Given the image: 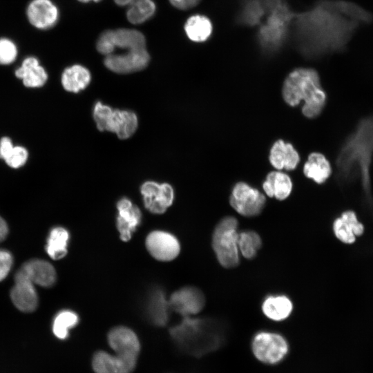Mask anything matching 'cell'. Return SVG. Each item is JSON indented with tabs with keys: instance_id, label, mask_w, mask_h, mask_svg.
<instances>
[{
	"instance_id": "2e32d148",
	"label": "cell",
	"mask_w": 373,
	"mask_h": 373,
	"mask_svg": "<svg viewBox=\"0 0 373 373\" xmlns=\"http://www.w3.org/2000/svg\"><path fill=\"white\" fill-rule=\"evenodd\" d=\"M117 207L118 209L117 227L121 239L128 241L141 221V212L127 198L121 199L117 202Z\"/></svg>"
},
{
	"instance_id": "e575fe53",
	"label": "cell",
	"mask_w": 373,
	"mask_h": 373,
	"mask_svg": "<svg viewBox=\"0 0 373 373\" xmlns=\"http://www.w3.org/2000/svg\"><path fill=\"white\" fill-rule=\"evenodd\" d=\"M12 265L11 254L4 250H0V281L8 274Z\"/></svg>"
},
{
	"instance_id": "9c48e42d",
	"label": "cell",
	"mask_w": 373,
	"mask_h": 373,
	"mask_svg": "<svg viewBox=\"0 0 373 373\" xmlns=\"http://www.w3.org/2000/svg\"><path fill=\"white\" fill-rule=\"evenodd\" d=\"M150 60L146 48L128 50L122 54L112 53L104 58V65L110 70L120 74H127L143 70Z\"/></svg>"
},
{
	"instance_id": "f1b7e54d",
	"label": "cell",
	"mask_w": 373,
	"mask_h": 373,
	"mask_svg": "<svg viewBox=\"0 0 373 373\" xmlns=\"http://www.w3.org/2000/svg\"><path fill=\"white\" fill-rule=\"evenodd\" d=\"M78 323V316L73 312L64 310L55 318L52 332L57 338L65 339L68 336L69 329Z\"/></svg>"
},
{
	"instance_id": "3957f363",
	"label": "cell",
	"mask_w": 373,
	"mask_h": 373,
	"mask_svg": "<svg viewBox=\"0 0 373 373\" xmlns=\"http://www.w3.org/2000/svg\"><path fill=\"white\" fill-rule=\"evenodd\" d=\"M221 326L214 320L186 316L179 325L171 329L170 333L183 348L200 354L216 349L222 343Z\"/></svg>"
},
{
	"instance_id": "9a60e30c",
	"label": "cell",
	"mask_w": 373,
	"mask_h": 373,
	"mask_svg": "<svg viewBox=\"0 0 373 373\" xmlns=\"http://www.w3.org/2000/svg\"><path fill=\"white\" fill-rule=\"evenodd\" d=\"M300 160V155L294 146L282 139L276 140L270 149L269 162L278 171L294 170L299 164Z\"/></svg>"
},
{
	"instance_id": "4fadbf2b",
	"label": "cell",
	"mask_w": 373,
	"mask_h": 373,
	"mask_svg": "<svg viewBox=\"0 0 373 373\" xmlns=\"http://www.w3.org/2000/svg\"><path fill=\"white\" fill-rule=\"evenodd\" d=\"M10 297L15 306L21 312H32L38 305V296L33 283L19 269L15 276Z\"/></svg>"
},
{
	"instance_id": "44dd1931",
	"label": "cell",
	"mask_w": 373,
	"mask_h": 373,
	"mask_svg": "<svg viewBox=\"0 0 373 373\" xmlns=\"http://www.w3.org/2000/svg\"><path fill=\"white\" fill-rule=\"evenodd\" d=\"M303 173L317 184H323L332 173L331 164L323 154L313 152L308 155L304 164Z\"/></svg>"
},
{
	"instance_id": "d590c367",
	"label": "cell",
	"mask_w": 373,
	"mask_h": 373,
	"mask_svg": "<svg viewBox=\"0 0 373 373\" xmlns=\"http://www.w3.org/2000/svg\"><path fill=\"white\" fill-rule=\"evenodd\" d=\"M170 3L179 10H189L197 6L201 0H169Z\"/></svg>"
},
{
	"instance_id": "836d02e7",
	"label": "cell",
	"mask_w": 373,
	"mask_h": 373,
	"mask_svg": "<svg viewBox=\"0 0 373 373\" xmlns=\"http://www.w3.org/2000/svg\"><path fill=\"white\" fill-rule=\"evenodd\" d=\"M341 218L350 226L355 236H360L363 232V226L358 222L355 213L352 211L343 213Z\"/></svg>"
},
{
	"instance_id": "4316f807",
	"label": "cell",
	"mask_w": 373,
	"mask_h": 373,
	"mask_svg": "<svg viewBox=\"0 0 373 373\" xmlns=\"http://www.w3.org/2000/svg\"><path fill=\"white\" fill-rule=\"evenodd\" d=\"M156 6L152 0H135L128 6L126 18L135 25L149 19L155 12Z\"/></svg>"
},
{
	"instance_id": "4dcf8cb0",
	"label": "cell",
	"mask_w": 373,
	"mask_h": 373,
	"mask_svg": "<svg viewBox=\"0 0 373 373\" xmlns=\"http://www.w3.org/2000/svg\"><path fill=\"white\" fill-rule=\"evenodd\" d=\"M17 56L16 44L8 38H0V65L8 66L15 63Z\"/></svg>"
},
{
	"instance_id": "d6986e66",
	"label": "cell",
	"mask_w": 373,
	"mask_h": 373,
	"mask_svg": "<svg viewBox=\"0 0 373 373\" xmlns=\"http://www.w3.org/2000/svg\"><path fill=\"white\" fill-rule=\"evenodd\" d=\"M33 283L42 287H50L56 280V271L48 262L33 259L25 262L20 269Z\"/></svg>"
},
{
	"instance_id": "ab89813d",
	"label": "cell",
	"mask_w": 373,
	"mask_h": 373,
	"mask_svg": "<svg viewBox=\"0 0 373 373\" xmlns=\"http://www.w3.org/2000/svg\"><path fill=\"white\" fill-rule=\"evenodd\" d=\"M78 1L81 2V3H88L90 2V1H93L94 2H99L100 1L102 0H77Z\"/></svg>"
},
{
	"instance_id": "f35d334b",
	"label": "cell",
	"mask_w": 373,
	"mask_h": 373,
	"mask_svg": "<svg viewBox=\"0 0 373 373\" xmlns=\"http://www.w3.org/2000/svg\"><path fill=\"white\" fill-rule=\"evenodd\" d=\"M114 2L119 6H129L131 3H132L135 0H113Z\"/></svg>"
},
{
	"instance_id": "8992f818",
	"label": "cell",
	"mask_w": 373,
	"mask_h": 373,
	"mask_svg": "<svg viewBox=\"0 0 373 373\" xmlns=\"http://www.w3.org/2000/svg\"><path fill=\"white\" fill-rule=\"evenodd\" d=\"M146 48L144 35L139 30L131 28L106 30L102 32L96 42L97 51L106 56L116 48L133 50Z\"/></svg>"
},
{
	"instance_id": "6da1fadb",
	"label": "cell",
	"mask_w": 373,
	"mask_h": 373,
	"mask_svg": "<svg viewBox=\"0 0 373 373\" xmlns=\"http://www.w3.org/2000/svg\"><path fill=\"white\" fill-rule=\"evenodd\" d=\"M372 158L373 115L362 119L340 149L336 158L338 178L347 182L359 178L368 191Z\"/></svg>"
},
{
	"instance_id": "5bb4252c",
	"label": "cell",
	"mask_w": 373,
	"mask_h": 373,
	"mask_svg": "<svg viewBox=\"0 0 373 373\" xmlns=\"http://www.w3.org/2000/svg\"><path fill=\"white\" fill-rule=\"evenodd\" d=\"M204 296L198 289L186 287L174 292L169 307L184 317L199 313L204 306Z\"/></svg>"
},
{
	"instance_id": "8fae6325",
	"label": "cell",
	"mask_w": 373,
	"mask_h": 373,
	"mask_svg": "<svg viewBox=\"0 0 373 373\" xmlns=\"http://www.w3.org/2000/svg\"><path fill=\"white\" fill-rule=\"evenodd\" d=\"M26 12L29 23L39 30L52 28L59 17V9L51 0H32Z\"/></svg>"
},
{
	"instance_id": "277c9868",
	"label": "cell",
	"mask_w": 373,
	"mask_h": 373,
	"mask_svg": "<svg viewBox=\"0 0 373 373\" xmlns=\"http://www.w3.org/2000/svg\"><path fill=\"white\" fill-rule=\"evenodd\" d=\"M238 220L232 216L223 218L216 225L212 246L219 263L225 268H233L239 263Z\"/></svg>"
},
{
	"instance_id": "603a6c76",
	"label": "cell",
	"mask_w": 373,
	"mask_h": 373,
	"mask_svg": "<svg viewBox=\"0 0 373 373\" xmlns=\"http://www.w3.org/2000/svg\"><path fill=\"white\" fill-rule=\"evenodd\" d=\"M90 79V73L86 67L75 64L64 70L61 80L66 90L78 93L88 86Z\"/></svg>"
},
{
	"instance_id": "ffe728a7",
	"label": "cell",
	"mask_w": 373,
	"mask_h": 373,
	"mask_svg": "<svg viewBox=\"0 0 373 373\" xmlns=\"http://www.w3.org/2000/svg\"><path fill=\"white\" fill-rule=\"evenodd\" d=\"M265 194L279 200L287 199L293 189V182L290 177L280 171L269 173L262 183Z\"/></svg>"
},
{
	"instance_id": "484cf974",
	"label": "cell",
	"mask_w": 373,
	"mask_h": 373,
	"mask_svg": "<svg viewBox=\"0 0 373 373\" xmlns=\"http://www.w3.org/2000/svg\"><path fill=\"white\" fill-rule=\"evenodd\" d=\"M163 293L155 290L151 294L148 304V314L151 321L158 326H163L168 320V307Z\"/></svg>"
},
{
	"instance_id": "f546056e",
	"label": "cell",
	"mask_w": 373,
	"mask_h": 373,
	"mask_svg": "<svg viewBox=\"0 0 373 373\" xmlns=\"http://www.w3.org/2000/svg\"><path fill=\"white\" fill-rule=\"evenodd\" d=\"M92 365L96 373H118L116 356H113L104 351H99L95 354Z\"/></svg>"
},
{
	"instance_id": "1f68e13d",
	"label": "cell",
	"mask_w": 373,
	"mask_h": 373,
	"mask_svg": "<svg viewBox=\"0 0 373 373\" xmlns=\"http://www.w3.org/2000/svg\"><path fill=\"white\" fill-rule=\"evenodd\" d=\"M28 151L22 146H14L4 160L6 164L14 169L19 168L25 164L28 159Z\"/></svg>"
},
{
	"instance_id": "30bf717a",
	"label": "cell",
	"mask_w": 373,
	"mask_h": 373,
	"mask_svg": "<svg viewBox=\"0 0 373 373\" xmlns=\"http://www.w3.org/2000/svg\"><path fill=\"white\" fill-rule=\"evenodd\" d=\"M145 207L153 213H162L173 200V190L166 183L146 182L141 186Z\"/></svg>"
},
{
	"instance_id": "7a4b0ae2",
	"label": "cell",
	"mask_w": 373,
	"mask_h": 373,
	"mask_svg": "<svg viewBox=\"0 0 373 373\" xmlns=\"http://www.w3.org/2000/svg\"><path fill=\"white\" fill-rule=\"evenodd\" d=\"M282 95L286 104L292 107L303 101L302 113L309 119L318 117L327 101L318 72L309 68H297L288 74L283 84Z\"/></svg>"
},
{
	"instance_id": "d4e9b609",
	"label": "cell",
	"mask_w": 373,
	"mask_h": 373,
	"mask_svg": "<svg viewBox=\"0 0 373 373\" xmlns=\"http://www.w3.org/2000/svg\"><path fill=\"white\" fill-rule=\"evenodd\" d=\"M68 239V232L64 228L58 227L52 229L46 247L49 256L54 260L64 258L67 254Z\"/></svg>"
},
{
	"instance_id": "83f0119b",
	"label": "cell",
	"mask_w": 373,
	"mask_h": 373,
	"mask_svg": "<svg viewBox=\"0 0 373 373\" xmlns=\"http://www.w3.org/2000/svg\"><path fill=\"white\" fill-rule=\"evenodd\" d=\"M262 245L260 236L254 231H244L238 234L239 252L247 259L253 258Z\"/></svg>"
},
{
	"instance_id": "7402d4cb",
	"label": "cell",
	"mask_w": 373,
	"mask_h": 373,
	"mask_svg": "<svg viewBox=\"0 0 373 373\" xmlns=\"http://www.w3.org/2000/svg\"><path fill=\"white\" fill-rule=\"evenodd\" d=\"M293 310L291 300L285 295H270L262 303V311L269 319L283 321L289 317Z\"/></svg>"
},
{
	"instance_id": "e0dca14e",
	"label": "cell",
	"mask_w": 373,
	"mask_h": 373,
	"mask_svg": "<svg viewBox=\"0 0 373 373\" xmlns=\"http://www.w3.org/2000/svg\"><path fill=\"white\" fill-rule=\"evenodd\" d=\"M16 77L21 79L25 86L28 88L41 87L48 79V73L39 59L34 56L25 57L21 65L14 72Z\"/></svg>"
},
{
	"instance_id": "ac0fdd59",
	"label": "cell",
	"mask_w": 373,
	"mask_h": 373,
	"mask_svg": "<svg viewBox=\"0 0 373 373\" xmlns=\"http://www.w3.org/2000/svg\"><path fill=\"white\" fill-rule=\"evenodd\" d=\"M111 347L117 354L137 356L140 345L137 336L131 329L120 326L111 329L108 335Z\"/></svg>"
},
{
	"instance_id": "cb8c5ba5",
	"label": "cell",
	"mask_w": 373,
	"mask_h": 373,
	"mask_svg": "<svg viewBox=\"0 0 373 373\" xmlns=\"http://www.w3.org/2000/svg\"><path fill=\"white\" fill-rule=\"evenodd\" d=\"M212 23L206 16H191L184 24V30L189 39L195 42H203L209 39L212 32Z\"/></svg>"
},
{
	"instance_id": "ba28073f",
	"label": "cell",
	"mask_w": 373,
	"mask_h": 373,
	"mask_svg": "<svg viewBox=\"0 0 373 373\" xmlns=\"http://www.w3.org/2000/svg\"><path fill=\"white\" fill-rule=\"evenodd\" d=\"M265 202L264 194L245 182H237L229 197V203L232 208L245 217L259 215L263 210Z\"/></svg>"
},
{
	"instance_id": "74e56055",
	"label": "cell",
	"mask_w": 373,
	"mask_h": 373,
	"mask_svg": "<svg viewBox=\"0 0 373 373\" xmlns=\"http://www.w3.org/2000/svg\"><path fill=\"white\" fill-rule=\"evenodd\" d=\"M8 233V227L6 221L0 216V242L3 241Z\"/></svg>"
},
{
	"instance_id": "8d00e7d4",
	"label": "cell",
	"mask_w": 373,
	"mask_h": 373,
	"mask_svg": "<svg viewBox=\"0 0 373 373\" xmlns=\"http://www.w3.org/2000/svg\"><path fill=\"white\" fill-rule=\"evenodd\" d=\"M14 147L11 140L3 137L0 140V158L5 160Z\"/></svg>"
},
{
	"instance_id": "52a82bcc",
	"label": "cell",
	"mask_w": 373,
	"mask_h": 373,
	"mask_svg": "<svg viewBox=\"0 0 373 373\" xmlns=\"http://www.w3.org/2000/svg\"><path fill=\"white\" fill-rule=\"evenodd\" d=\"M251 350L258 360L265 364L274 365L280 363L286 356L289 345L282 335L261 331L253 337Z\"/></svg>"
},
{
	"instance_id": "d6a6232c",
	"label": "cell",
	"mask_w": 373,
	"mask_h": 373,
	"mask_svg": "<svg viewBox=\"0 0 373 373\" xmlns=\"http://www.w3.org/2000/svg\"><path fill=\"white\" fill-rule=\"evenodd\" d=\"M333 229L337 238L343 242L350 244L354 242L355 235L350 226L341 217L334 221Z\"/></svg>"
},
{
	"instance_id": "7c38bea8",
	"label": "cell",
	"mask_w": 373,
	"mask_h": 373,
	"mask_svg": "<svg viewBox=\"0 0 373 373\" xmlns=\"http://www.w3.org/2000/svg\"><path fill=\"white\" fill-rule=\"evenodd\" d=\"M146 247L154 258L161 261L172 260L180 252V244L175 237L162 231L150 233L146 239Z\"/></svg>"
},
{
	"instance_id": "5b68a950",
	"label": "cell",
	"mask_w": 373,
	"mask_h": 373,
	"mask_svg": "<svg viewBox=\"0 0 373 373\" xmlns=\"http://www.w3.org/2000/svg\"><path fill=\"white\" fill-rule=\"evenodd\" d=\"M93 117L99 131L115 133L119 139L130 137L137 128V117L133 112L113 109L100 102L95 104Z\"/></svg>"
}]
</instances>
